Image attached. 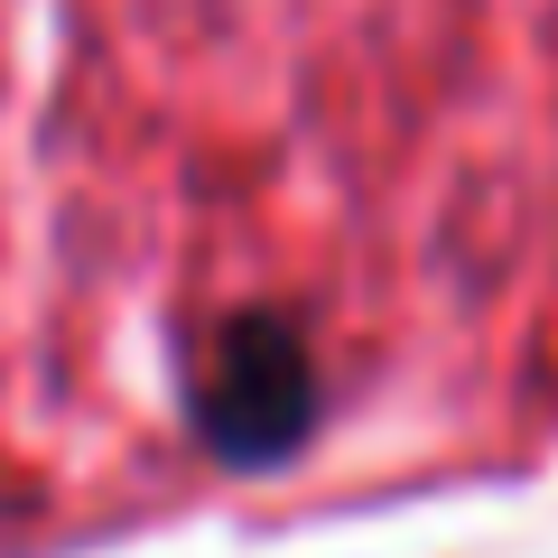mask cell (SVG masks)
Masks as SVG:
<instances>
[{"label":"cell","mask_w":558,"mask_h":558,"mask_svg":"<svg viewBox=\"0 0 558 558\" xmlns=\"http://www.w3.org/2000/svg\"><path fill=\"white\" fill-rule=\"evenodd\" d=\"M307 418V363L299 344L279 336V326H242L215 363V428L233 457H270L279 438H299Z\"/></svg>","instance_id":"obj_1"}]
</instances>
